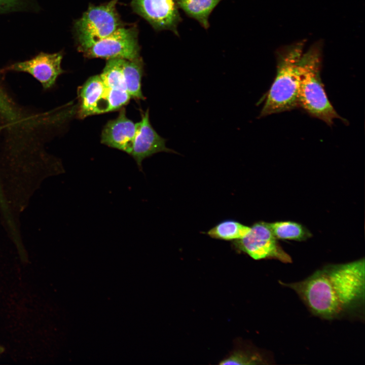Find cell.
<instances>
[{
	"instance_id": "ac0fdd59",
	"label": "cell",
	"mask_w": 365,
	"mask_h": 365,
	"mask_svg": "<svg viewBox=\"0 0 365 365\" xmlns=\"http://www.w3.org/2000/svg\"><path fill=\"white\" fill-rule=\"evenodd\" d=\"M273 359L258 352L238 351L224 359L220 364H263L271 363Z\"/></svg>"
},
{
	"instance_id": "9c48e42d",
	"label": "cell",
	"mask_w": 365,
	"mask_h": 365,
	"mask_svg": "<svg viewBox=\"0 0 365 365\" xmlns=\"http://www.w3.org/2000/svg\"><path fill=\"white\" fill-rule=\"evenodd\" d=\"M62 59L60 52H41L31 59L12 65L9 69L29 74L47 89L54 85L58 77L63 72L61 66Z\"/></svg>"
},
{
	"instance_id": "44dd1931",
	"label": "cell",
	"mask_w": 365,
	"mask_h": 365,
	"mask_svg": "<svg viewBox=\"0 0 365 365\" xmlns=\"http://www.w3.org/2000/svg\"><path fill=\"white\" fill-rule=\"evenodd\" d=\"M2 192V187H1V184H0V195L1 194Z\"/></svg>"
},
{
	"instance_id": "30bf717a",
	"label": "cell",
	"mask_w": 365,
	"mask_h": 365,
	"mask_svg": "<svg viewBox=\"0 0 365 365\" xmlns=\"http://www.w3.org/2000/svg\"><path fill=\"white\" fill-rule=\"evenodd\" d=\"M137 129V123H134L129 119L125 110L122 108L118 117L108 122L104 126L101 142L130 155Z\"/></svg>"
},
{
	"instance_id": "4fadbf2b",
	"label": "cell",
	"mask_w": 365,
	"mask_h": 365,
	"mask_svg": "<svg viewBox=\"0 0 365 365\" xmlns=\"http://www.w3.org/2000/svg\"><path fill=\"white\" fill-rule=\"evenodd\" d=\"M122 72L126 91L131 97L144 99L141 89V81L143 72V62L141 57L132 60L124 59Z\"/></svg>"
},
{
	"instance_id": "3957f363",
	"label": "cell",
	"mask_w": 365,
	"mask_h": 365,
	"mask_svg": "<svg viewBox=\"0 0 365 365\" xmlns=\"http://www.w3.org/2000/svg\"><path fill=\"white\" fill-rule=\"evenodd\" d=\"M304 41L285 46L276 52L277 71L259 118L295 109L298 103V63Z\"/></svg>"
},
{
	"instance_id": "ba28073f",
	"label": "cell",
	"mask_w": 365,
	"mask_h": 365,
	"mask_svg": "<svg viewBox=\"0 0 365 365\" xmlns=\"http://www.w3.org/2000/svg\"><path fill=\"white\" fill-rule=\"evenodd\" d=\"M167 140L160 136L153 128L149 120L148 110L137 123V131L133 142L130 155L135 161L140 170H142L144 159L159 152L178 154L166 145Z\"/></svg>"
},
{
	"instance_id": "7402d4cb",
	"label": "cell",
	"mask_w": 365,
	"mask_h": 365,
	"mask_svg": "<svg viewBox=\"0 0 365 365\" xmlns=\"http://www.w3.org/2000/svg\"><path fill=\"white\" fill-rule=\"evenodd\" d=\"M2 349V348L0 347V353H1Z\"/></svg>"
},
{
	"instance_id": "ffe728a7",
	"label": "cell",
	"mask_w": 365,
	"mask_h": 365,
	"mask_svg": "<svg viewBox=\"0 0 365 365\" xmlns=\"http://www.w3.org/2000/svg\"><path fill=\"white\" fill-rule=\"evenodd\" d=\"M20 0H0V12L15 7Z\"/></svg>"
},
{
	"instance_id": "5bb4252c",
	"label": "cell",
	"mask_w": 365,
	"mask_h": 365,
	"mask_svg": "<svg viewBox=\"0 0 365 365\" xmlns=\"http://www.w3.org/2000/svg\"><path fill=\"white\" fill-rule=\"evenodd\" d=\"M249 229L250 227L230 219L220 222L205 234L213 239L233 242L242 238Z\"/></svg>"
},
{
	"instance_id": "8fae6325",
	"label": "cell",
	"mask_w": 365,
	"mask_h": 365,
	"mask_svg": "<svg viewBox=\"0 0 365 365\" xmlns=\"http://www.w3.org/2000/svg\"><path fill=\"white\" fill-rule=\"evenodd\" d=\"M106 87L100 75L89 78L81 87L80 92L81 118L96 114L97 107L103 97Z\"/></svg>"
},
{
	"instance_id": "e0dca14e",
	"label": "cell",
	"mask_w": 365,
	"mask_h": 365,
	"mask_svg": "<svg viewBox=\"0 0 365 365\" xmlns=\"http://www.w3.org/2000/svg\"><path fill=\"white\" fill-rule=\"evenodd\" d=\"M130 95L125 90L106 88L96 111V114L115 111L129 101Z\"/></svg>"
},
{
	"instance_id": "52a82bcc",
	"label": "cell",
	"mask_w": 365,
	"mask_h": 365,
	"mask_svg": "<svg viewBox=\"0 0 365 365\" xmlns=\"http://www.w3.org/2000/svg\"><path fill=\"white\" fill-rule=\"evenodd\" d=\"M130 6L156 31L168 30L179 36L177 28L182 18L176 0H132Z\"/></svg>"
},
{
	"instance_id": "7a4b0ae2",
	"label": "cell",
	"mask_w": 365,
	"mask_h": 365,
	"mask_svg": "<svg viewBox=\"0 0 365 365\" xmlns=\"http://www.w3.org/2000/svg\"><path fill=\"white\" fill-rule=\"evenodd\" d=\"M322 44L318 42L301 55L298 63V103L312 116L331 126L340 119L327 99L321 80Z\"/></svg>"
},
{
	"instance_id": "7c38bea8",
	"label": "cell",
	"mask_w": 365,
	"mask_h": 365,
	"mask_svg": "<svg viewBox=\"0 0 365 365\" xmlns=\"http://www.w3.org/2000/svg\"><path fill=\"white\" fill-rule=\"evenodd\" d=\"M223 0H176L178 8L189 17L198 22L205 29L210 26L209 17Z\"/></svg>"
},
{
	"instance_id": "2e32d148",
	"label": "cell",
	"mask_w": 365,
	"mask_h": 365,
	"mask_svg": "<svg viewBox=\"0 0 365 365\" xmlns=\"http://www.w3.org/2000/svg\"><path fill=\"white\" fill-rule=\"evenodd\" d=\"M123 59L112 58L107 60L105 65L100 75L106 88L126 90L122 72Z\"/></svg>"
},
{
	"instance_id": "d6986e66",
	"label": "cell",
	"mask_w": 365,
	"mask_h": 365,
	"mask_svg": "<svg viewBox=\"0 0 365 365\" xmlns=\"http://www.w3.org/2000/svg\"><path fill=\"white\" fill-rule=\"evenodd\" d=\"M0 116L10 121L17 119L18 114L10 99L0 87Z\"/></svg>"
},
{
	"instance_id": "6da1fadb",
	"label": "cell",
	"mask_w": 365,
	"mask_h": 365,
	"mask_svg": "<svg viewBox=\"0 0 365 365\" xmlns=\"http://www.w3.org/2000/svg\"><path fill=\"white\" fill-rule=\"evenodd\" d=\"M279 283L293 290L309 311L321 319L364 318V258L325 265L299 281Z\"/></svg>"
},
{
	"instance_id": "9a60e30c",
	"label": "cell",
	"mask_w": 365,
	"mask_h": 365,
	"mask_svg": "<svg viewBox=\"0 0 365 365\" xmlns=\"http://www.w3.org/2000/svg\"><path fill=\"white\" fill-rule=\"evenodd\" d=\"M268 223L277 240L301 241L312 236V234L306 227L295 222L286 221Z\"/></svg>"
},
{
	"instance_id": "277c9868",
	"label": "cell",
	"mask_w": 365,
	"mask_h": 365,
	"mask_svg": "<svg viewBox=\"0 0 365 365\" xmlns=\"http://www.w3.org/2000/svg\"><path fill=\"white\" fill-rule=\"evenodd\" d=\"M118 1L111 0L99 5L90 4L81 17L75 21L74 31L79 52L125 26L117 10Z\"/></svg>"
},
{
	"instance_id": "5b68a950",
	"label": "cell",
	"mask_w": 365,
	"mask_h": 365,
	"mask_svg": "<svg viewBox=\"0 0 365 365\" xmlns=\"http://www.w3.org/2000/svg\"><path fill=\"white\" fill-rule=\"evenodd\" d=\"M233 247L255 260H275L290 263L292 259L280 246L273 235L269 223H254L242 238L232 242Z\"/></svg>"
},
{
	"instance_id": "8992f818",
	"label": "cell",
	"mask_w": 365,
	"mask_h": 365,
	"mask_svg": "<svg viewBox=\"0 0 365 365\" xmlns=\"http://www.w3.org/2000/svg\"><path fill=\"white\" fill-rule=\"evenodd\" d=\"M138 35L136 26H124L82 53L88 58L134 59L140 57Z\"/></svg>"
}]
</instances>
